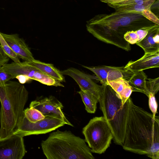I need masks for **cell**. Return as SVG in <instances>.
<instances>
[{"instance_id":"cell-1","label":"cell","mask_w":159,"mask_h":159,"mask_svg":"<svg viewBox=\"0 0 159 159\" xmlns=\"http://www.w3.org/2000/svg\"><path fill=\"white\" fill-rule=\"evenodd\" d=\"M129 106L122 146L125 150L159 159V118L134 104Z\"/></svg>"},{"instance_id":"cell-2","label":"cell","mask_w":159,"mask_h":159,"mask_svg":"<svg viewBox=\"0 0 159 159\" xmlns=\"http://www.w3.org/2000/svg\"><path fill=\"white\" fill-rule=\"evenodd\" d=\"M141 13L116 11L109 14L95 16L88 21V31L98 40L129 51L130 44L124 39L129 31L150 30L158 27Z\"/></svg>"},{"instance_id":"cell-3","label":"cell","mask_w":159,"mask_h":159,"mask_svg":"<svg viewBox=\"0 0 159 159\" xmlns=\"http://www.w3.org/2000/svg\"><path fill=\"white\" fill-rule=\"evenodd\" d=\"M29 93L19 82L8 81L0 87V139L12 134L18 125Z\"/></svg>"},{"instance_id":"cell-4","label":"cell","mask_w":159,"mask_h":159,"mask_svg":"<svg viewBox=\"0 0 159 159\" xmlns=\"http://www.w3.org/2000/svg\"><path fill=\"white\" fill-rule=\"evenodd\" d=\"M41 146L48 159H93L85 139L70 131L57 130L52 133Z\"/></svg>"},{"instance_id":"cell-5","label":"cell","mask_w":159,"mask_h":159,"mask_svg":"<svg viewBox=\"0 0 159 159\" xmlns=\"http://www.w3.org/2000/svg\"><path fill=\"white\" fill-rule=\"evenodd\" d=\"M103 92L98 100L100 108L113 134L116 144L122 145L129 106L128 99L123 105L122 100L109 85L102 84Z\"/></svg>"},{"instance_id":"cell-6","label":"cell","mask_w":159,"mask_h":159,"mask_svg":"<svg viewBox=\"0 0 159 159\" xmlns=\"http://www.w3.org/2000/svg\"><path fill=\"white\" fill-rule=\"evenodd\" d=\"M82 133L91 152L98 154L105 152L113 138L111 130L103 116L91 119L83 128Z\"/></svg>"},{"instance_id":"cell-7","label":"cell","mask_w":159,"mask_h":159,"mask_svg":"<svg viewBox=\"0 0 159 159\" xmlns=\"http://www.w3.org/2000/svg\"><path fill=\"white\" fill-rule=\"evenodd\" d=\"M66 123L62 120L52 115L45 116L44 119L32 122L29 121L24 114L13 134L23 137L45 134L64 126Z\"/></svg>"},{"instance_id":"cell-8","label":"cell","mask_w":159,"mask_h":159,"mask_svg":"<svg viewBox=\"0 0 159 159\" xmlns=\"http://www.w3.org/2000/svg\"><path fill=\"white\" fill-rule=\"evenodd\" d=\"M23 137L13 134L0 139V159H22L26 151Z\"/></svg>"},{"instance_id":"cell-9","label":"cell","mask_w":159,"mask_h":159,"mask_svg":"<svg viewBox=\"0 0 159 159\" xmlns=\"http://www.w3.org/2000/svg\"><path fill=\"white\" fill-rule=\"evenodd\" d=\"M30 107L38 110L44 116H53L63 121L66 125L73 126L66 119L62 111L64 107L62 104L53 96L38 98L31 102Z\"/></svg>"},{"instance_id":"cell-10","label":"cell","mask_w":159,"mask_h":159,"mask_svg":"<svg viewBox=\"0 0 159 159\" xmlns=\"http://www.w3.org/2000/svg\"><path fill=\"white\" fill-rule=\"evenodd\" d=\"M61 72L63 75H67L72 78L78 84L80 90L91 94L98 100L102 93V87L93 80L91 75L73 67Z\"/></svg>"},{"instance_id":"cell-11","label":"cell","mask_w":159,"mask_h":159,"mask_svg":"<svg viewBox=\"0 0 159 159\" xmlns=\"http://www.w3.org/2000/svg\"><path fill=\"white\" fill-rule=\"evenodd\" d=\"M9 47L19 58L30 62L34 60L29 48L17 34H7L1 32Z\"/></svg>"},{"instance_id":"cell-12","label":"cell","mask_w":159,"mask_h":159,"mask_svg":"<svg viewBox=\"0 0 159 159\" xmlns=\"http://www.w3.org/2000/svg\"><path fill=\"white\" fill-rule=\"evenodd\" d=\"M159 67V51L144 53V55L135 61H130L124 67V69L132 73Z\"/></svg>"},{"instance_id":"cell-13","label":"cell","mask_w":159,"mask_h":159,"mask_svg":"<svg viewBox=\"0 0 159 159\" xmlns=\"http://www.w3.org/2000/svg\"><path fill=\"white\" fill-rule=\"evenodd\" d=\"M1 69L13 78L18 75H25L32 80L35 72L39 71L26 61L23 62H14L9 64L6 63L1 67Z\"/></svg>"},{"instance_id":"cell-14","label":"cell","mask_w":159,"mask_h":159,"mask_svg":"<svg viewBox=\"0 0 159 159\" xmlns=\"http://www.w3.org/2000/svg\"><path fill=\"white\" fill-rule=\"evenodd\" d=\"M159 27L149 30L145 38L136 44L141 48L145 53L159 51Z\"/></svg>"},{"instance_id":"cell-15","label":"cell","mask_w":159,"mask_h":159,"mask_svg":"<svg viewBox=\"0 0 159 159\" xmlns=\"http://www.w3.org/2000/svg\"><path fill=\"white\" fill-rule=\"evenodd\" d=\"M107 85L110 86L121 98L123 105L130 97L133 89L128 80L123 78H119L110 81Z\"/></svg>"},{"instance_id":"cell-16","label":"cell","mask_w":159,"mask_h":159,"mask_svg":"<svg viewBox=\"0 0 159 159\" xmlns=\"http://www.w3.org/2000/svg\"><path fill=\"white\" fill-rule=\"evenodd\" d=\"M28 62L39 71L60 82L65 81L64 77L61 72L55 68L53 64L43 62L35 59Z\"/></svg>"},{"instance_id":"cell-17","label":"cell","mask_w":159,"mask_h":159,"mask_svg":"<svg viewBox=\"0 0 159 159\" xmlns=\"http://www.w3.org/2000/svg\"><path fill=\"white\" fill-rule=\"evenodd\" d=\"M147 76L143 70L134 72L128 80L129 83L133 89V92H139L145 94L147 96L146 80Z\"/></svg>"},{"instance_id":"cell-18","label":"cell","mask_w":159,"mask_h":159,"mask_svg":"<svg viewBox=\"0 0 159 159\" xmlns=\"http://www.w3.org/2000/svg\"><path fill=\"white\" fill-rule=\"evenodd\" d=\"M78 93L81 97L87 111L90 113H95L97 103L98 102V98L91 94L81 90Z\"/></svg>"},{"instance_id":"cell-19","label":"cell","mask_w":159,"mask_h":159,"mask_svg":"<svg viewBox=\"0 0 159 159\" xmlns=\"http://www.w3.org/2000/svg\"><path fill=\"white\" fill-rule=\"evenodd\" d=\"M150 30L139 29L129 31L124 34V38L130 44H136L142 40Z\"/></svg>"},{"instance_id":"cell-20","label":"cell","mask_w":159,"mask_h":159,"mask_svg":"<svg viewBox=\"0 0 159 159\" xmlns=\"http://www.w3.org/2000/svg\"><path fill=\"white\" fill-rule=\"evenodd\" d=\"M33 80L48 86L64 87L60 81L40 71L35 72Z\"/></svg>"},{"instance_id":"cell-21","label":"cell","mask_w":159,"mask_h":159,"mask_svg":"<svg viewBox=\"0 0 159 159\" xmlns=\"http://www.w3.org/2000/svg\"><path fill=\"white\" fill-rule=\"evenodd\" d=\"M152 5V4L142 5L133 4L115 7L113 8H114L116 11L141 13L144 10L150 8Z\"/></svg>"},{"instance_id":"cell-22","label":"cell","mask_w":159,"mask_h":159,"mask_svg":"<svg viewBox=\"0 0 159 159\" xmlns=\"http://www.w3.org/2000/svg\"><path fill=\"white\" fill-rule=\"evenodd\" d=\"M23 114L27 119L32 122H35L45 118V116L40 111L32 107H30L24 109Z\"/></svg>"},{"instance_id":"cell-23","label":"cell","mask_w":159,"mask_h":159,"mask_svg":"<svg viewBox=\"0 0 159 159\" xmlns=\"http://www.w3.org/2000/svg\"><path fill=\"white\" fill-rule=\"evenodd\" d=\"M0 45L5 54L14 62L20 63L21 62L19 58L9 47L0 32Z\"/></svg>"},{"instance_id":"cell-24","label":"cell","mask_w":159,"mask_h":159,"mask_svg":"<svg viewBox=\"0 0 159 159\" xmlns=\"http://www.w3.org/2000/svg\"><path fill=\"white\" fill-rule=\"evenodd\" d=\"M156 0H126L124 1L107 4L113 8L115 7L123 6L133 4L142 5L148 4H153Z\"/></svg>"},{"instance_id":"cell-25","label":"cell","mask_w":159,"mask_h":159,"mask_svg":"<svg viewBox=\"0 0 159 159\" xmlns=\"http://www.w3.org/2000/svg\"><path fill=\"white\" fill-rule=\"evenodd\" d=\"M146 86L148 94L150 93L155 94L159 90V78H147L146 80Z\"/></svg>"},{"instance_id":"cell-26","label":"cell","mask_w":159,"mask_h":159,"mask_svg":"<svg viewBox=\"0 0 159 159\" xmlns=\"http://www.w3.org/2000/svg\"><path fill=\"white\" fill-rule=\"evenodd\" d=\"M155 95L154 93H150L148 96L149 107L153 117H155L157 113V104L155 99Z\"/></svg>"},{"instance_id":"cell-27","label":"cell","mask_w":159,"mask_h":159,"mask_svg":"<svg viewBox=\"0 0 159 159\" xmlns=\"http://www.w3.org/2000/svg\"><path fill=\"white\" fill-rule=\"evenodd\" d=\"M141 13L148 20L157 25H159L158 18L151 11L150 8L144 10Z\"/></svg>"},{"instance_id":"cell-28","label":"cell","mask_w":159,"mask_h":159,"mask_svg":"<svg viewBox=\"0 0 159 159\" xmlns=\"http://www.w3.org/2000/svg\"><path fill=\"white\" fill-rule=\"evenodd\" d=\"M13 78L3 71L0 67V87L3 86L7 82Z\"/></svg>"},{"instance_id":"cell-29","label":"cell","mask_w":159,"mask_h":159,"mask_svg":"<svg viewBox=\"0 0 159 159\" xmlns=\"http://www.w3.org/2000/svg\"><path fill=\"white\" fill-rule=\"evenodd\" d=\"M9 58L4 52L3 50H0V67L7 63Z\"/></svg>"},{"instance_id":"cell-30","label":"cell","mask_w":159,"mask_h":159,"mask_svg":"<svg viewBox=\"0 0 159 159\" xmlns=\"http://www.w3.org/2000/svg\"><path fill=\"white\" fill-rule=\"evenodd\" d=\"M15 78L18 80L20 83L22 84L25 83L31 80L29 77L25 75H18Z\"/></svg>"},{"instance_id":"cell-31","label":"cell","mask_w":159,"mask_h":159,"mask_svg":"<svg viewBox=\"0 0 159 159\" xmlns=\"http://www.w3.org/2000/svg\"><path fill=\"white\" fill-rule=\"evenodd\" d=\"M126 0H100L101 2L107 3V4L116 3Z\"/></svg>"},{"instance_id":"cell-32","label":"cell","mask_w":159,"mask_h":159,"mask_svg":"<svg viewBox=\"0 0 159 159\" xmlns=\"http://www.w3.org/2000/svg\"><path fill=\"white\" fill-rule=\"evenodd\" d=\"M0 50H2V48L1 47V46H0Z\"/></svg>"}]
</instances>
